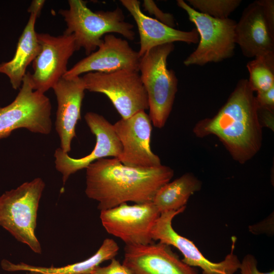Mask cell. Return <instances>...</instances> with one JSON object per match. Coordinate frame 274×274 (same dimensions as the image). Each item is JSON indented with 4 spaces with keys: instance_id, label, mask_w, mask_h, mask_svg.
Segmentation results:
<instances>
[{
    "instance_id": "4fadbf2b",
    "label": "cell",
    "mask_w": 274,
    "mask_h": 274,
    "mask_svg": "<svg viewBox=\"0 0 274 274\" xmlns=\"http://www.w3.org/2000/svg\"><path fill=\"white\" fill-rule=\"evenodd\" d=\"M151 122L149 115L142 111L113 124L122 147L117 159L123 164L145 168L161 165L159 157L151 148Z\"/></svg>"
},
{
    "instance_id": "484cf974",
    "label": "cell",
    "mask_w": 274,
    "mask_h": 274,
    "mask_svg": "<svg viewBox=\"0 0 274 274\" xmlns=\"http://www.w3.org/2000/svg\"><path fill=\"white\" fill-rule=\"evenodd\" d=\"M257 261L255 257L251 254H247L244 256L241 261L239 267L240 274H274V271L261 272L257 267Z\"/></svg>"
},
{
    "instance_id": "cb8c5ba5",
    "label": "cell",
    "mask_w": 274,
    "mask_h": 274,
    "mask_svg": "<svg viewBox=\"0 0 274 274\" xmlns=\"http://www.w3.org/2000/svg\"><path fill=\"white\" fill-rule=\"evenodd\" d=\"M143 6L145 10L154 15L157 20L171 27L174 28L175 26V21L173 15L170 13L163 12L157 7L154 1L144 0Z\"/></svg>"
},
{
    "instance_id": "2e32d148",
    "label": "cell",
    "mask_w": 274,
    "mask_h": 274,
    "mask_svg": "<svg viewBox=\"0 0 274 274\" xmlns=\"http://www.w3.org/2000/svg\"><path fill=\"white\" fill-rule=\"evenodd\" d=\"M52 89L57 102L55 129L60 139V148L68 154L72 140L76 136V125L81 119L85 86L82 77H62Z\"/></svg>"
},
{
    "instance_id": "8fae6325",
    "label": "cell",
    "mask_w": 274,
    "mask_h": 274,
    "mask_svg": "<svg viewBox=\"0 0 274 274\" xmlns=\"http://www.w3.org/2000/svg\"><path fill=\"white\" fill-rule=\"evenodd\" d=\"M37 37L41 50L32 62L30 78L33 89L45 93L64 75L68 60L78 50L73 34L38 33Z\"/></svg>"
},
{
    "instance_id": "8992f818",
    "label": "cell",
    "mask_w": 274,
    "mask_h": 274,
    "mask_svg": "<svg viewBox=\"0 0 274 274\" xmlns=\"http://www.w3.org/2000/svg\"><path fill=\"white\" fill-rule=\"evenodd\" d=\"M178 7L187 14L199 35L198 45L184 61L186 66L204 65L231 57L235 47L236 22L229 18L218 19L201 13L183 0L177 1Z\"/></svg>"
},
{
    "instance_id": "30bf717a",
    "label": "cell",
    "mask_w": 274,
    "mask_h": 274,
    "mask_svg": "<svg viewBox=\"0 0 274 274\" xmlns=\"http://www.w3.org/2000/svg\"><path fill=\"white\" fill-rule=\"evenodd\" d=\"M186 208L161 213L151 231L153 241H159V243L176 248L183 255L182 260L190 266L200 268L202 274H234L241 265L240 260L233 253L235 238H232L231 252L224 259L219 262H213L206 258L191 241L174 229L173 219L183 212Z\"/></svg>"
},
{
    "instance_id": "ba28073f",
    "label": "cell",
    "mask_w": 274,
    "mask_h": 274,
    "mask_svg": "<svg viewBox=\"0 0 274 274\" xmlns=\"http://www.w3.org/2000/svg\"><path fill=\"white\" fill-rule=\"evenodd\" d=\"M82 78L86 90L106 95L122 119L149 108L139 72L122 70L111 73L90 72Z\"/></svg>"
},
{
    "instance_id": "44dd1931",
    "label": "cell",
    "mask_w": 274,
    "mask_h": 274,
    "mask_svg": "<svg viewBox=\"0 0 274 274\" xmlns=\"http://www.w3.org/2000/svg\"><path fill=\"white\" fill-rule=\"evenodd\" d=\"M201 187V182L194 175L186 173L161 187L152 202L160 214L177 211L185 207L190 196Z\"/></svg>"
},
{
    "instance_id": "52a82bcc",
    "label": "cell",
    "mask_w": 274,
    "mask_h": 274,
    "mask_svg": "<svg viewBox=\"0 0 274 274\" xmlns=\"http://www.w3.org/2000/svg\"><path fill=\"white\" fill-rule=\"evenodd\" d=\"M52 106L45 93L33 89L30 73H26L21 87L14 100L0 107V140L19 128L41 134L52 130Z\"/></svg>"
},
{
    "instance_id": "7402d4cb",
    "label": "cell",
    "mask_w": 274,
    "mask_h": 274,
    "mask_svg": "<svg viewBox=\"0 0 274 274\" xmlns=\"http://www.w3.org/2000/svg\"><path fill=\"white\" fill-rule=\"evenodd\" d=\"M248 80L251 89L257 93L274 87V53L254 58L247 64Z\"/></svg>"
},
{
    "instance_id": "9c48e42d",
    "label": "cell",
    "mask_w": 274,
    "mask_h": 274,
    "mask_svg": "<svg viewBox=\"0 0 274 274\" xmlns=\"http://www.w3.org/2000/svg\"><path fill=\"white\" fill-rule=\"evenodd\" d=\"M100 219L106 231L122 240L126 245L153 243V227L160 213L152 202L117 207L100 211Z\"/></svg>"
},
{
    "instance_id": "4316f807",
    "label": "cell",
    "mask_w": 274,
    "mask_h": 274,
    "mask_svg": "<svg viewBox=\"0 0 274 274\" xmlns=\"http://www.w3.org/2000/svg\"><path fill=\"white\" fill-rule=\"evenodd\" d=\"M256 99L259 108L273 111L274 87L269 90L257 93Z\"/></svg>"
},
{
    "instance_id": "83f0119b",
    "label": "cell",
    "mask_w": 274,
    "mask_h": 274,
    "mask_svg": "<svg viewBox=\"0 0 274 274\" xmlns=\"http://www.w3.org/2000/svg\"><path fill=\"white\" fill-rule=\"evenodd\" d=\"M263 7L266 17L270 24L274 27V1L258 0Z\"/></svg>"
},
{
    "instance_id": "d6986e66",
    "label": "cell",
    "mask_w": 274,
    "mask_h": 274,
    "mask_svg": "<svg viewBox=\"0 0 274 274\" xmlns=\"http://www.w3.org/2000/svg\"><path fill=\"white\" fill-rule=\"evenodd\" d=\"M45 1H32L28 11L30 16L20 37L14 57L9 61L0 63V73L8 76L13 89L21 86L26 74V68L40 52L35 23L44 6Z\"/></svg>"
},
{
    "instance_id": "ffe728a7",
    "label": "cell",
    "mask_w": 274,
    "mask_h": 274,
    "mask_svg": "<svg viewBox=\"0 0 274 274\" xmlns=\"http://www.w3.org/2000/svg\"><path fill=\"white\" fill-rule=\"evenodd\" d=\"M119 247L112 238H106L92 256L81 262L62 267H42L23 262L14 263L7 259L1 261L2 268L7 271H24L28 274H91L92 270L104 261L111 260L118 254Z\"/></svg>"
},
{
    "instance_id": "e0dca14e",
    "label": "cell",
    "mask_w": 274,
    "mask_h": 274,
    "mask_svg": "<svg viewBox=\"0 0 274 274\" xmlns=\"http://www.w3.org/2000/svg\"><path fill=\"white\" fill-rule=\"evenodd\" d=\"M235 43L247 57L274 53V27L268 21L258 1L243 11L235 29Z\"/></svg>"
},
{
    "instance_id": "5b68a950",
    "label": "cell",
    "mask_w": 274,
    "mask_h": 274,
    "mask_svg": "<svg viewBox=\"0 0 274 274\" xmlns=\"http://www.w3.org/2000/svg\"><path fill=\"white\" fill-rule=\"evenodd\" d=\"M45 187L43 179L37 178L0 196V226L37 254L42 251L35 231L39 202Z\"/></svg>"
},
{
    "instance_id": "603a6c76",
    "label": "cell",
    "mask_w": 274,
    "mask_h": 274,
    "mask_svg": "<svg viewBox=\"0 0 274 274\" xmlns=\"http://www.w3.org/2000/svg\"><path fill=\"white\" fill-rule=\"evenodd\" d=\"M196 11L218 19L228 18L242 3L241 0H188Z\"/></svg>"
},
{
    "instance_id": "277c9868",
    "label": "cell",
    "mask_w": 274,
    "mask_h": 274,
    "mask_svg": "<svg viewBox=\"0 0 274 274\" xmlns=\"http://www.w3.org/2000/svg\"><path fill=\"white\" fill-rule=\"evenodd\" d=\"M174 48L173 43L159 45L140 58L139 71L147 94L149 116L153 125L158 128L165 125L178 91L175 73L167 66V57Z\"/></svg>"
},
{
    "instance_id": "d4e9b609",
    "label": "cell",
    "mask_w": 274,
    "mask_h": 274,
    "mask_svg": "<svg viewBox=\"0 0 274 274\" xmlns=\"http://www.w3.org/2000/svg\"><path fill=\"white\" fill-rule=\"evenodd\" d=\"M91 274H132L122 263L115 258L111 260L110 263L107 266H98L95 268Z\"/></svg>"
},
{
    "instance_id": "5bb4252c",
    "label": "cell",
    "mask_w": 274,
    "mask_h": 274,
    "mask_svg": "<svg viewBox=\"0 0 274 274\" xmlns=\"http://www.w3.org/2000/svg\"><path fill=\"white\" fill-rule=\"evenodd\" d=\"M140 58L138 52L126 40L108 33L96 51L76 63L62 77L71 78L84 73H111L122 70L139 72Z\"/></svg>"
},
{
    "instance_id": "7c38bea8",
    "label": "cell",
    "mask_w": 274,
    "mask_h": 274,
    "mask_svg": "<svg viewBox=\"0 0 274 274\" xmlns=\"http://www.w3.org/2000/svg\"><path fill=\"white\" fill-rule=\"evenodd\" d=\"M84 118L91 132L95 136V145L90 154L79 158L70 157L60 148L55 150V166L62 175L63 184L71 175L86 168L92 162L107 157L118 158L122 152V147L113 124L102 115L92 112L86 113Z\"/></svg>"
},
{
    "instance_id": "3957f363",
    "label": "cell",
    "mask_w": 274,
    "mask_h": 274,
    "mask_svg": "<svg viewBox=\"0 0 274 274\" xmlns=\"http://www.w3.org/2000/svg\"><path fill=\"white\" fill-rule=\"evenodd\" d=\"M69 8L59 11L66 24L64 33L73 34L77 50H85L89 55L96 51L108 33H117L129 40L134 39L133 25L125 21L121 9L93 12L82 0H69Z\"/></svg>"
},
{
    "instance_id": "7a4b0ae2",
    "label": "cell",
    "mask_w": 274,
    "mask_h": 274,
    "mask_svg": "<svg viewBox=\"0 0 274 274\" xmlns=\"http://www.w3.org/2000/svg\"><path fill=\"white\" fill-rule=\"evenodd\" d=\"M254 92L248 79L239 80L218 113L199 121L193 128L197 137L216 136L241 164L254 157L262 145V125Z\"/></svg>"
},
{
    "instance_id": "9a60e30c",
    "label": "cell",
    "mask_w": 274,
    "mask_h": 274,
    "mask_svg": "<svg viewBox=\"0 0 274 274\" xmlns=\"http://www.w3.org/2000/svg\"><path fill=\"white\" fill-rule=\"evenodd\" d=\"M124 251L122 264L132 274H198L164 244L125 245Z\"/></svg>"
},
{
    "instance_id": "6da1fadb",
    "label": "cell",
    "mask_w": 274,
    "mask_h": 274,
    "mask_svg": "<svg viewBox=\"0 0 274 274\" xmlns=\"http://www.w3.org/2000/svg\"><path fill=\"white\" fill-rule=\"evenodd\" d=\"M85 169V194L98 202L100 211L129 201L152 202L159 189L174 175V170L166 165L130 167L116 158L99 159Z\"/></svg>"
},
{
    "instance_id": "ac0fdd59",
    "label": "cell",
    "mask_w": 274,
    "mask_h": 274,
    "mask_svg": "<svg viewBox=\"0 0 274 274\" xmlns=\"http://www.w3.org/2000/svg\"><path fill=\"white\" fill-rule=\"evenodd\" d=\"M121 3L133 17L140 36V57L152 48L165 44L183 42L196 44L199 35L195 28L183 31L168 26L156 19L145 15L141 10L138 0H121Z\"/></svg>"
}]
</instances>
